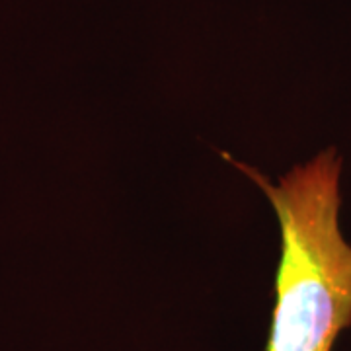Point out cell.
Segmentation results:
<instances>
[{"label": "cell", "instance_id": "6da1fadb", "mask_svg": "<svg viewBox=\"0 0 351 351\" xmlns=\"http://www.w3.org/2000/svg\"><path fill=\"white\" fill-rule=\"evenodd\" d=\"M226 160L262 188L281 226L265 351H332L351 326V244L339 228L343 158L330 147L291 168L277 184L246 164Z\"/></svg>", "mask_w": 351, "mask_h": 351}]
</instances>
